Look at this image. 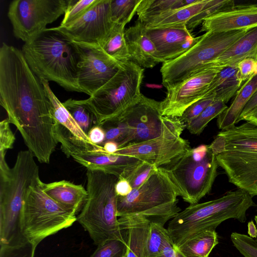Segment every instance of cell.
Returning <instances> with one entry per match:
<instances>
[{"instance_id": "47", "label": "cell", "mask_w": 257, "mask_h": 257, "mask_svg": "<svg viewBox=\"0 0 257 257\" xmlns=\"http://www.w3.org/2000/svg\"><path fill=\"white\" fill-rule=\"evenodd\" d=\"M133 190L127 179L124 177H119L115 185V193L118 196H125Z\"/></svg>"}, {"instance_id": "6", "label": "cell", "mask_w": 257, "mask_h": 257, "mask_svg": "<svg viewBox=\"0 0 257 257\" xmlns=\"http://www.w3.org/2000/svg\"><path fill=\"white\" fill-rule=\"evenodd\" d=\"M87 198L77 221L86 231L95 245L122 237L126 232L117 216L118 196L115 185L118 179L98 170L87 169Z\"/></svg>"}, {"instance_id": "28", "label": "cell", "mask_w": 257, "mask_h": 257, "mask_svg": "<svg viewBox=\"0 0 257 257\" xmlns=\"http://www.w3.org/2000/svg\"><path fill=\"white\" fill-rule=\"evenodd\" d=\"M219 243L218 234L213 229L205 230L174 247L185 257H209Z\"/></svg>"}, {"instance_id": "26", "label": "cell", "mask_w": 257, "mask_h": 257, "mask_svg": "<svg viewBox=\"0 0 257 257\" xmlns=\"http://www.w3.org/2000/svg\"><path fill=\"white\" fill-rule=\"evenodd\" d=\"M208 0H197L188 6L163 12L141 21L147 28L186 25L187 23L204 8Z\"/></svg>"}, {"instance_id": "37", "label": "cell", "mask_w": 257, "mask_h": 257, "mask_svg": "<svg viewBox=\"0 0 257 257\" xmlns=\"http://www.w3.org/2000/svg\"><path fill=\"white\" fill-rule=\"evenodd\" d=\"M238 68L234 67L230 74L214 92L215 100L225 104L235 94L242 85Z\"/></svg>"}, {"instance_id": "34", "label": "cell", "mask_w": 257, "mask_h": 257, "mask_svg": "<svg viewBox=\"0 0 257 257\" xmlns=\"http://www.w3.org/2000/svg\"><path fill=\"white\" fill-rule=\"evenodd\" d=\"M142 0H110L111 19L115 23L125 25L130 22Z\"/></svg>"}, {"instance_id": "41", "label": "cell", "mask_w": 257, "mask_h": 257, "mask_svg": "<svg viewBox=\"0 0 257 257\" xmlns=\"http://www.w3.org/2000/svg\"><path fill=\"white\" fill-rule=\"evenodd\" d=\"M157 169V167L147 162L143 161L126 178L131 187L136 189L141 186Z\"/></svg>"}, {"instance_id": "8", "label": "cell", "mask_w": 257, "mask_h": 257, "mask_svg": "<svg viewBox=\"0 0 257 257\" xmlns=\"http://www.w3.org/2000/svg\"><path fill=\"white\" fill-rule=\"evenodd\" d=\"M38 177L28 189L20 217L21 232L35 247L46 237L71 226L77 216L47 195Z\"/></svg>"}, {"instance_id": "20", "label": "cell", "mask_w": 257, "mask_h": 257, "mask_svg": "<svg viewBox=\"0 0 257 257\" xmlns=\"http://www.w3.org/2000/svg\"><path fill=\"white\" fill-rule=\"evenodd\" d=\"M257 27V4L235 5L204 20L200 32H223Z\"/></svg>"}, {"instance_id": "3", "label": "cell", "mask_w": 257, "mask_h": 257, "mask_svg": "<svg viewBox=\"0 0 257 257\" xmlns=\"http://www.w3.org/2000/svg\"><path fill=\"white\" fill-rule=\"evenodd\" d=\"M209 147L229 182L257 196V126L245 122L221 130Z\"/></svg>"}, {"instance_id": "14", "label": "cell", "mask_w": 257, "mask_h": 257, "mask_svg": "<svg viewBox=\"0 0 257 257\" xmlns=\"http://www.w3.org/2000/svg\"><path fill=\"white\" fill-rule=\"evenodd\" d=\"M163 116L164 126L159 137L120 148L115 154L134 157L159 168L191 148L189 141L181 137L185 124L179 117Z\"/></svg>"}, {"instance_id": "16", "label": "cell", "mask_w": 257, "mask_h": 257, "mask_svg": "<svg viewBox=\"0 0 257 257\" xmlns=\"http://www.w3.org/2000/svg\"><path fill=\"white\" fill-rule=\"evenodd\" d=\"M46 93L52 106L54 120V136L67 158L98 149L77 124L62 102L51 89L49 81L42 79Z\"/></svg>"}, {"instance_id": "42", "label": "cell", "mask_w": 257, "mask_h": 257, "mask_svg": "<svg viewBox=\"0 0 257 257\" xmlns=\"http://www.w3.org/2000/svg\"><path fill=\"white\" fill-rule=\"evenodd\" d=\"M215 99V95L203 97L196 101L188 107L180 117L185 124L196 118Z\"/></svg>"}, {"instance_id": "27", "label": "cell", "mask_w": 257, "mask_h": 257, "mask_svg": "<svg viewBox=\"0 0 257 257\" xmlns=\"http://www.w3.org/2000/svg\"><path fill=\"white\" fill-rule=\"evenodd\" d=\"M256 90L257 74L244 82L235 94L231 105L217 116L218 128L226 130L237 123L243 109Z\"/></svg>"}, {"instance_id": "25", "label": "cell", "mask_w": 257, "mask_h": 257, "mask_svg": "<svg viewBox=\"0 0 257 257\" xmlns=\"http://www.w3.org/2000/svg\"><path fill=\"white\" fill-rule=\"evenodd\" d=\"M257 52V27L249 30L242 37L226 50L207 68L222 69L237 67L238 64L247 58L254 59Z\"/></svg>"}, {"instance_id": "1", "label": "cell", "mask_w": 257, "mask_h": 257, "mask_svg": "<svg viewBox=\"0 0 257 257\" xmlns=\"http://www.w3.org/2000/svg\"><path fill=\"white\" fill-rule=\"evenodd\" d=\"M0 104L10 123L33 153L54 147V120L50 101L21 50L6 43L0 48Z\"/></svg>"}, {"instance_id": "33", "label": "cell", "mask_w": 257, "mask_h": 257, "mask_svg": "<svg viewBox=\"0 0 257 257\" xmlns=\"http://www.w3.org/2000/svg\"><path fill=\"white\" fill-rule=\"evenodd\" d=\"M227 107L223 102L214 100L196 118L186 123L185 127L192 134L199 135L212 119L218 116Z\"/></svg>"}, {"instance_id": "38", "label": "cell", "mask_w": 257, "mask_h": 257, "mask_svg": "<svg viewBox=\"0 0 257 257\" xmlns=\"http://www.w3.org/2000/svg\"><path fill=\"white\" fill-rule=\"evenodd\" d=\"M98 0H69L67 10L59 26L69 25L81 18Z\"/></svg>"}, {"instance_id": "23", "label": "cell", "mask_w": 257, "mask_h": 257, "mask_svg": "<svg viewBox=\"0 0 257 257\" xmlns=\"http://www.w3.org/2000/svg\"><path fill=\"white\" fill-rule=\"evenodd\" d=\"M43 189L54 200L76 214L81 211L87 198V190L82 185L64 180L43 182Z\"/></svg>"}, {"instance_id": "31", "label": "cell", "mask_w": 257, "mask_h": 257, "mask_svg": "<svg viewBox=\"0 0 257 257\" xmlns=\"http://www.w3.org/2000/svg\"><path fill=\"white\" fill-rule=\"evenodd\" d=\"M197 0H142L137 10L139 20L188 6Z\"/></svg>"}, {"instance_id": "48", "label": "cell", "mask_w": 257, "mask_h": 257, "mask_svg": "<svg viewBox=\"0 0 257 257\" xmlns=\"http://www.w3.org/2000/svg\"><path fill=\"white\" fill-rule=\"evenodd\" d=\"M156 257H185L180 252L174 247L173 245H170L165 248L163 252Z\"/></svg>"}, {"instance_id": "21", "label": "cell", "mask_w": 257, "mask_h": 257, "mask_svg": "<svg viewBox=\"0 0 257 257\" xmlns=\"http://www.w3.org/2000/svg\"><path fill=\"white\" fill-rule=\"evenodd\" d=\"M72 158L87 169L98 170L126 178L143 161L134 157L109 154L99 149L75 155Z\"/></svg>"}, {"instance_id": "18", "label": "cell", "mask_w": 257, "mask_h": 257, "mask_svg": "<svg viewBox=\"0 0 257 257\" xmlns=\"http://www.w3.org/2000/svg\"><path fill=\"white\" fill-rule=\"evenodd\" d=\"M221 70L214 67L205 68L167 87L166 97L161 101L162 115L181 117L188 107L204 97L210 84Z\"/></svg>"}, {"instance_id": "45", "label": "cell", "mask_w": 257, "mask_h": 257, "mask_svg": "<svg viewBox=\"0 0 257 257\" xmlns=\"http://www.w3.org/2000/svg\"><path fill=\"white\" fill-rule=\"evenodd\" d=\"M239 77L245 82L252 76L257 74V62L252 58H247L241 61L237 65Z\"/></svg>"}, {"instance_id": "50", "label": "cell", "mask_w": 257, "mask_h": 257, "mask_svg": "<svg viewBox=\"0 0 257 257\" xmlns=\"http://www.w3.org/2000/svg\"><path fill=\"white\" fill-rule=\"evenodd\" d=\"M247 233L249 236L252 238H255L257 236V228L254 222L251 220L247 223Z\"/></svg>"}, {"instance_id": "11", "label": "cell", "mask_w": 257, "mask_h": 257, "mask_svg": "<svg viewBox=\"0 0 257 257\" xmlns=\"http://www.w3.org/2000/svg\"><path fill=\"white\" fill-rule=\"evenodd\" d=\"M249 30L208 32L200 36L196 44L184 53L163 63L160 72L163 85L166 88L172 86L207 68Z\"/></svg>"}, {"instance_id": "35", "label": "cell", "mask_w": 257, "mask_h": 257, "mask_svg": "<svg viewBox=\"0 0 257 257\" xmlns=\"http://www.w3.org/2000/svg\"><path fill=\"white\" fill-rule=\"evenodd\" d=\"M127 239V231L121 237L107 240L97 246L90 257H125Z\"/></svg>"}, {"instance_id": "15", "label": "cell", "mask_w": 257, "mask_h": 257, "mask_svg": "<svg viewBox=\"0 0 257 257\" xmlns=\"http://www.w3.org/2000/svg\"><path fill=\"white\" fill-rule=\"evenodd\" d=\"M72 42L78 56V85L84 93L91 96L115 76L123 63L109 56L99 45Z\"/></svg>"}, {"instance_id": "39", "label": "cell", "mask_w": 257, "mask_h": 257, "mask_svg": "<svg viewBox=\"0 0 257 257\" xmlns=\"http://www.w3.org/2000/svg\"><path fill=\"white\" fill-rule=\"evenodd\" d=\"M231 240L239 252L244 257H257V242L249 236L233 232Z\"/></svg>"}, {"instance_id": "44", "label": "cell", "mask_w": 257, "mask_h": 257, "mask_svg": "<svg viewBox=\"0 0 257 257\" xmlns=\"http://www.w3.org/2000/svg\"><path fill=\"white\" fill-rule=\"evenodd\" d=\"M245 120L257 126V90L248 100L237 120Z\"/></svg>"}, {"instance_id": "40", "label": "cell", "mask_w": 257, "mask_h": 257, "mask_svg": "<svg viewBox=\"0 0 257 257\" xmlns=\"http://www.w3.org/2000/svg\"><path fill=\"white\" fill-rule=\"evenodd\" d=\"M36 249L27 241L14 245H0V257H34Z\"/></svg>"}, {"instance_id": "7", "label": "cell", "mask_w": 257, "mask_h": 257, "mask_svg": "<svg viewBox=\"0 0 257 257\" xmlns=\"http://www.w3.org/2000/svg\"><path fill=\"white\" fill-rule=\"evenodd\" d=\"M178 196L175 186L159 167L139 188L125 196H118L117 216L139 215L150 223L164 225L181 210Z\"/></svg>"}, {"instance_id": "49", "label": "cell", "mask_w": 257, "mask_h": 257, "mask_svg": "<svg viewBox=\"0 0 257 257\" xmlns=\"http://www.w3.org/2000/svg\"><path fill=\"white\" fill-rule=\"evenodd\" d=\"M103 150L109 154H114L119 149L118 144L114 141H107L102 146Z\"/></svg>"}, {"instance_id": "12", "label": "cell", "mask_w": 257, "mask_h": 257, "mask_svg": "<svg viewBox=\"0 0 257 257\" xmlns=\"http://www.w3.org/2000/svg\"><path fill=\"white\" fill-rule=\"evenodd\" d=\"M144 68L128 61L101 89L86 99L95 114L97 125L118 115L137 102Z\"/></svg>"}, {"instance_id": "46", "label": "cell", "mask_w": 257, "mask_h": 257, "mask_svg": "<svg viewBox=\"0 0 257 257\" xmlns=\"http://www.w3.org/2000/svg\"><path fill=\"white\" fill-rule=\"evenodd\" d=\"M87 136L91 142L96 145L102 146L105 142V132L99 125H94L87 134Z\"/></svg>"}, {"instance_id": "30", "label": "cell", "mask_w": 257, "mask_h": 257, "mask_svg": "<svg viewBox=\"0 0 257 257\" xmlns=\"http://www.w3.org/2000/svg\"><path fill=\"white\" fill-rule=\"evenodd\" d=\"M62 103L87 135L90 129L94 125H97L96 116L85 99L69 98Z\"/></svg>"}, {"instance_id": "29", "label": "cell", "mask_w": 257, "mask_h": 257, "mask_svg": "<svg viewBox=\"0 0 257 257\" xmlns=\"http://www.w3.org/2000/svg\"><path fill=\"white\" fill-rule=\"evenodd\" d=\"M124 25L115 24L112 30L101 45L109 56L124 63L130 61L125 37Z\"/></svg>"}, {"instance_id": "5", "label": "cell", "mask_w": 257, "mask_h": 257, "mask_svg": "<svg viewBox=\"0 0 257 257\" xmlns=\"http://www.w3.org/2000/svg\"><path fill=\"white\" fill-rule=\"evenodd\" d=\"M254 206L252 196L240 189L227 191L212 200L190 204L168 224L167 229L174 247H178L202 231L215 230L227 219L233 218L245 222L247 210Z\"/></svg>"}, {"instance_id": "52", "label": "cell", "mask_w": 257, "mask_h": 257, "mask_svg": "<svg viewBox=\"0 0 257 257\" xmlns=\"http://www.w3.org/2000/svg\"><path fill=\"white\" fill-rule=\"evenodd\" d=\"M254 60L257 62V52H256V56H255V57L254 58Z\"/></svg>"}, {"instance_id": "36", "label": "cell", "mask_w": 257, "mask_h": 257, "mask_svg": "<svg viewBox=\"0 0 257 257\" xmlns=\"http://www.w3.org/2000/svg\"><path fill=\"white\" fill-rule=\"evenodd\" d=\"M235 6L234 2L232 0H208L203 10L187 23V28L190 31L202 23L206 18L216 13L230 10Z\"/></svg>"}, {"instance_id": "22", "label": "cell", "mask_w": 257, "mask_h": 257, "mask_svg": "<svg viewBox=\"0 0 257 257\" xmlns=\"http://www.w3.org/2000/svg\"><path fill=\"white\" fill-rule=\"evenodd\" d=\"M130 61L142 68H153L161 62L156 47L147 34L145 25L139 20L124 32Z\"/></svg>"}, {"instance_id": "2", "label": "cell", "mask_w": 257, "mask_h": 257, "mask_svg": "<svg viewBox=\"0 0 257 257\" xmlns=\"http://www.w3.org/2000/svg\"><path fill=\"white\" fill-rule=\"evenodd\" d=\"M33 153L20 151L10 168L6 155L0 154V245H14L26 240L20 229L21 213L26 194L39 176Z\"/></svg>"}, {"instance_id": "9", "label": "cell", "mask_w": 257, "mask_h": 257, "mask_svg": "<svg viewBox=\"0 0 257 257\" xmlns=\"http://www.w3.org/2000/svg\"><path fill=\"white\" fill-rule=\"evenodd\" d=\"M218 167L209 145H201L190 148L161 168L175 186L179 196L194 204L210 192Z\"/></svg>"}, {"instance_id": "43", "label": "cell", "mask_w": 257, "mask_h": 257, "mask_svg": "<svg viewBox=\"0 0 257 257\" xmlns=\"http://www.w3.org/2000/svg\"><path fill=\"white\" fill-rule=\"evenodd\" d=\"M10 124L7 118L0 122V154H6L8 150L13 148L16 140Z\"/></svg>"}, {"instance_id": "19", "label": "cell", "mask_w": 257, "mask_h": 257, "mask_svg": "<svg viewBox=\"0 0 257 257\" xmlns=\"http://www.w3.org/2000/svg\"><path fill=\"white\" fill-rule=\"evenodd\" d=\"M147 32L163 63L178 57L200 38L194 37L186 25L147 28Z\"/></svg>"}, {"instance_id": "10", "label": "cell", "mask_w": 257, "mask_h": 257, "mask_svg": "<svg viewBox=\"0 0 257 257\" xmlns=\"http://www.w3.org/2000/svg\"><path fill=\"white\" fill-rule=\"evenodd\" d=\"M99 125L105 132L104 143L114 141L119 148L156 138L164 126L161 101L142 94L137 102Z\"/></svg>"}, {"instance_id": "4", "label": "cell", "mask_w": 257, "mask_h": 257, "mask_svg": "<svg viewBox=\"0 0 257 257\" xmlns=\"http://www.w3.org/2000/svg\"><path fill=\"white\" fill-rule=\"evenodd\" d=\"M21 50L40 79L53 81L68 91L84 93L77 81V53L65 36L47 28L33 41L24 43Z\"/></svg>"}, {"instance_id": "13", "label": "cell", "mask_w": 257, "mask_h": 257, "mask_svg": "<svg viewBox=\"0 0 257 257\" xmlns=\"http://www.w3.org/2000/svg\"><path fill=\"white\" fill-rule=\"evenodd\" d=\"M69 0H14L11 2L8 17L14 35L24 43L35 40L47 25L65 14Z\"/></svg>"}, {"instance_id": "32", "label": "cell", "mask_w": 257, "mask_h": 257, "mask_svg": "<svg viewBox=\"0 0 257 257\" xmlns=\"http://www.w3.org/2000/svg\"><path fill=\"white\" fill-rule=\"evenodd\" d=\"M170 245L174 246V243L167 228L159 223H150L147 243L148 257H156L161 254Z\"/></svg>"}, {"instance_id": "24", "label": "cell", "mask_w": 257, "mask_h": 257, "mask_svg": "<svg viewBox=\"0 0 257 257\" xmlns=\"http://www.w3.org/2000/svg\"><path fill=\"white\" fill-rule=\"evenodd\" d=\"M127 231L125 257H148L147 243L150 222L139 215H129L118 218Z\"/></svg>"}, {"instance_id": "17", "label": "cell", "mask_w": 257, "mask_h": 257, "mask_svg": "<svg viewBox=\"0 0 257 257\" xmlns=\"http://www.w3.org/2000/svg\"><path fill=\"white\" fill-rule=\"evenodd\" d=\"M110 3V0H98L78 20L66 26L49 29L71 41L101 46L115 25L111 19Z\"/></svg>"}, {"instance_id": "51", "label": "cell", "mask_w": 257, "mask_h": 257, "mask_svg": "<svg viewBox=\"0 0 257 257\" xmlns=\"http://www.w3.org/2000/svg\"><path fill=\"white\" fill-rule=\"evenodd\" d=\"M254 220L255 221V223H256V228H257V215H255L254 216ZM255 240V241L257 242V236L254 239Z\"/></svg>"}]
</instances>
